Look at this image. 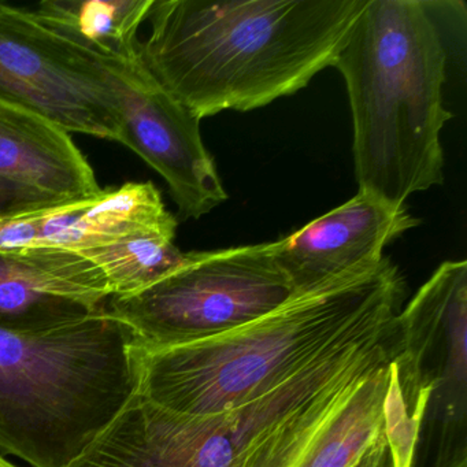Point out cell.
<instances>
[{
    "label": "cell",
    "mask_w": 467,
    "mask_h": 467,
    "mask_svg": "<svg viewBox=\"0 0 467 467\" xmlns=\"http://www.w3.org/2000/svg\"><path fill=\"white\" fill-rule=\"evenodd\" d=\"M0 177L65 201L102 192L69 133L26 109L0 100Z\"/></svg>",
    "instance_id": "obj_13"
},
{
    "label": "cell",
    "mask_w": 467,
    "mask_h": 467,
    "mask_svg": "<svg viewBox=\"0 0 467 467\" xmlns=\"http://www.w3.org/2000/svg\"><path fill=\"white\" fill-rule=\"evenodd\" d=\"M318 390L306 370L247 406L214 415L171 411L136 392L67 467H234Z\"/></svg>",
    "instance_id": "obj_7"
},
{
    "label": "cell",
    "mask_w": 467,
    "mask_h": 467,
    "mask_svg": "<svg viewBox=\"0 0 467 467\" xmlns=\"http://www.w3.org/2000/svg\"><path fill=\"white\" fill-rule=\"evenodd\" d=\"M368 0H154L141 59L198 119L296 94L333 67Z\"/></svg>",
    "instance_id": "obj_1"
},
{
    "label": "cell",
    "mask_w": 467,
    "mask_h": 467,
    "mask_svg": "<svg viewBox=\"0 0 467 467\" xmlns=\"http://www.w3.org/2000/svg\"><path fill=\"white\" fill-rule=\"evenodd\" d=\"M406 281L384 256L239 329L202 343L141 352L139 395L171 410L214 415L247 406L325 355L379 333L401 311Z\"/></svg>",
    "instance_id": "obj_2"
},
{
    "label": "cell",
    "mask_w": 467,
    "mask_h": 467,
    "mask_svg": "<svg viewBox=\"0 0 467 467\" xmlns=\"http://www.w3.org/2000/svg\"><path fill=\"white\" fill-rule=\"evenodd\" d=\"M0 467H20L17 466V464L12 463V462L7 461L6 458H5V455H2L0 453Z\"/></svg>",
    "instance_id": "obj_18"
},
{
    "label": "cell",
    "mask_w": 467,
    "mask_h": 467,
    "mask_svg": "<svg viewBox=\"0 0 467 467\" xmlns=\"http://www.w3.org/2000/svg\"><path fill=\"white\" fill-rule=\"evenodd\" d=\"M110 299L102 270L62 248L0 251V327L37 333L103 313Z\"/></svg>",
    "instance_id": "obj_12"
},
{
    "label": "cell",
    "mask_w": 467,
    "mask_h": 467,
    "mask_svg": "<svg viewBox=\"0 0 467 467\" xmlns=\"http://www.w3.org/2000/svg\"><path fill=\"white\" fill-rule=\"evenodd\" d=\"M352 467H396L392 448L384 433L379 434L373 444L365 451Z\"/></svg>",
    "instance_id": "obj_17"
},
{
    "label": "cell",
    "mask_w": 467,
    "mask_h": 467,
    "mask_svg": "<svg viewBox=\"0 0 467 467\" xmlns=\"http://www.w3.org/2000/svg\"><path fill=\"white\" fill-rule=\"evenodd\" d=\"M141 352L106 310L45 332L0 327V453L67 467L138 392Z\"/></svg>",
    "instance_id": "obj_4"
},
{
    "label": "cell",
    "mask_w": 467,
    "mask_h": 467,
    "mask_svg": "<svg viewBox=\"0 0 467 467\" xmlns=\"http://www.w3.org/2000/svg\"><path fill=\"white\" fill-rule=\"evenodd\" d=\"M420 225L406 204L393 206L358 191L346 203L273 242V251L295 294H306L376 266L385 247Z\"/></svg>",
    "instance_id": "obj_11"
},
{
    "label": "cell",
    "mask_w": 467,
    "mask_h": 467,
    "mask_svg": "<svg viewBox=\"0 0 467 467\" xmlns=\"http://www.w3.org/2000/svg\"><path fill=\"white\" fill-rule=\"evenodd\" d=\"M332 67L346 81L359 191L393 206L444 182L447 51L420 0H368Z\"/></svg>",
    "instance_id": "obj_3"
},
{
    "label": "cell",
    "mask_w": 467,
    "mask_h": 467,
    "mask_svg": "<svg viewBox=\"0 0 467 467\" xmlns=\"http://www.w3.org/2000/svg\"><path fill=\"white\" fill-rule=\"evenodd\" d=\"M36 188L0 177V220L31 214L48 207L67 203Z\"/></svg>",
    "instance_id": "obj_16"
},
{
    "label": "cell",
    "mask_w": 467,
    "mask_h": 467,
    "mask_svg": "<svg viewBox=\"0 0 467 467\" xmlns=\"http://www.w3.org/2000/svg\"><path fill=\"white\" fill-rule=\"evenodd\" d=\"M296 296L272 243L185 253L173 272L106 311L135 330L147 351L202 343L239 329Z\"/></svg>",
    "instance_id": "obj_6"
},
{
    "label": "cell",
    "mask_w": 467,
    "mask_h": 467,
    "mask_svg": "<svg viewBox=\"0 0 467 467\" xmlns=\"http://www.w3.org/2000/svg\"><path fill=\"white\" fill-rule=\"evenodd\" d=\"M0 100L62 128L119 141V106L102 62L0 2Z\"/></svg>",
    "instance_id": "obj_8"
},
{
    "label": "cell",
    "mask_w": 467,
    "mask_h": 467,
    "mask_svg": "<svg viewBox=\"0 0 467 467\" xmlns=\"http://www.w3.org/2000/svg\"><path fill=\"white\" fill-rule=\"evenodd\" d=\"M396 324L385 420L396 467H467V262H442Z\"/></svg>",
    "instance_id": "obj_5"
},
{
    "label": "cell",
    "mask_w": 467,
    "mask_h": 467,
    "mask_svg": "<svg viewBox=\"0 0 467 467\" xmlns=\"http://www.w3.org/2000/svg\"><path fill=\"white\" fill-rule=\"evenodd\" d=\"M392 355L382 344L371 348L234 467L354 466L385 431Z\"/></svg>",
    "instance_id": "obj_9"
},
{
    "label": "cell",
    "mask_w": 467,
    "mask_h": 467,
    "mask_svg": "<svg viewBox=\"0 0 467 467\" xmlns=\"http://www.w3.org/2000/svg\"><path fill=\"white\" fill-rule=\"evenodd\" d=\"M174 237L144 232L80 254L102 270L110 296H130L149 288L182 264L185 253L174 245Z\"/></svg>",
    "instance_id": "obj_15"
},
{
    "label": "cell",
    "mask_w": 467,
    "mask_h": 467,
    "mask_svg": "<svg viewBox=\"0 0 467 467\" xmlns=\"http://www.w3.org/2000/svg\"><path fill=\"white\" fill-rule=\"evenodd\" d=\"M154 0H45L32 17L100 62L128 64L141 57L138 32Z\"/></svg>",
    "instance_id": "obj_14"
},
{
    "label": "cell",
    "mask_w": 467,
    "mask_h": 467,
    "mask_svg": "<svg viewBox=\"0 0 467 467\" xmlns=\"http://www.w3.org/2000/svg\"><path fill=\"white\" fill-rule=\"evenodd\" d=\"M119 106V143L168 182L182 220H199L228 201L196 119L149 72L143 59L102 62Z\"/></svg>",
    "instance_id": "obj_10"
}]
</instances>
